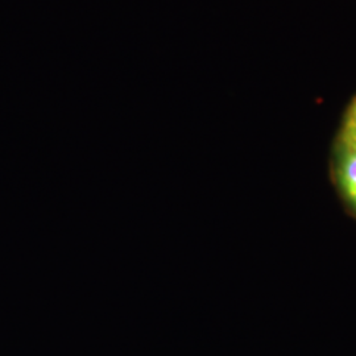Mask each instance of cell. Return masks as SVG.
Returning <instances> with one entry per match:
<instances>
[{
  "label": "cell",
  "instance_id": "obj_3",
  "mask_svg": "<svg viewBox=\"0 0 356 356\" xmlns=\"http://www.w3.org/2000/svg\"><path fill=\"white\" fill-rule=\"evenodd\" d=\"M343 135L344 136H347L348 139H351L354 143H356V136H354V135H350V134H346V132H343Z\"/></svg>",
  "mask_w": 356,
  "mask_h": 356
},
{
  "label": "cell",
  "instance_id": "obj_1",
  "mask_svg": "<svg viewBox=\"0 0 356 356\" xmlns=\"http://www.w3.org/2000/svg\"><path fill=\"white\" fill-rule=\"evenodd\" d=\"M337 176L347 201L356 209V143L344 135L338 145Z\"/></svg>",
  "mask_w": 356,
  "mask_h": 356
},
{
  "label": "cell",
  "instance_id": "obj_2",
  "mask_svg": "<svg viewBox=\"0 0 356 356\" xmlns=\"http://www.w3.org/2000/svg\"><path fill=\"white\" fill-rule=\"evenodd\" d=\"M343 132L356 136V99L355 102L353 103V106L350 107V110H348Z\"/></svg>",
  "mask_w": 356,
  "mask_h": 356
}]
</instances>
